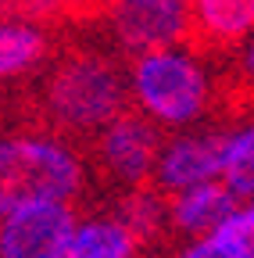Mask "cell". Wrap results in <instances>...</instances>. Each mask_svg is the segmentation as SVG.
<instances>
[{
	"mask_svg": "<svg viewBox=\"0 0 254 258\" xmlns=\"http://www.w3.org/2000/svg\"><path fill=\"white\" fill-rule=\"evenodd\" d=\"M82 183L79 158L57 140L0 137V219L29 205H68Z\"/></svg>",
	"mask_w": 254,
	"mask_h": 258,
	"instance_id": "cell-1",
	"label": "cell"
},
{
	"mask_svg": "<svg viewBox=\"0 0 254 258\" xmlns=\"http://www.w3.org/2000/svg\"><path fill=\"white\" fill-rule=\"evenodd\" d=\"M129 90L147 118L186 125L208 108V76L186 50H154L133 61Z\"/></svg>",
	"mask_w": 254,
	"mask_h": 258,
	"instance_id": "cell-2",
	"label": "cell"
},
{
	"mask_svg": "<svg viewBox=\"0 0 254 258\" xmlns=\"http://www.w3.org/2000/svg\"><path fill=\"white\" fill-rule=\"evenodd\" d=\"M122 76L104 57L79 54L54 69L47 83V108L72 129H108L122 115Z\"/></svg>",
	"mask_w": 254,
	"mask_h": 258,
	"instance_id": "cell-3",
	"label": "cell"
},
{
	"mask_svg": "<svg viewBox=\"0 0 254 258\" xmlns=\"http://www.w3.org/2000/svg\"><path fill=\"white\" fill-rule=\"evenodd\" d=\"M75 226L68 205H29L0 219V258H68Z\"/></svg>",
	"mask_w": 254,
	"mask_h": 258,
	"instance_id": "cell-4",
	"label": "cell"
},
{
	"mask_svg": "<svg viewBox=\"0 0 254 258\" xmlns=\"http://www.w3.org/2000/svg\"><path fill=\"white\" fill-rule=\"evenodd\" d=\"M222 154H226V137L183 133L161 147V158L154 165V179L172 198L194 190V186H204V183H218L222 179Z\"/></svg>",
	"mask_w": 254,
	"mask_h": 258,
	"instance_id": "cell-5",
	"label": "cell"
},
{
	"mask_svg": "<svg viewBox=\"0 0 254 258\" xmlns=\"http://www.w3.org/2000/svg\"><path fill=\"white\" fill-rule=\"evenodd\" d=\"M194 11L183 0H129L115 8V32L122 47L154 54V50H172V43L186 32V15Z\"/></svg>",
	"mask_w": 254,
	"mask_h": 258,
	"instance_id": "cell-6",
	"label": "cell"
},
{
	"mask_svg": "<svg viewBox=\"0 0 254 258\" xmlns=\"http://www.w3.org/2000/svg\"><path fill=\"white\" fill-rule=\"evenodd\" d=\"M101 158L115 179L140 183L147 172H154L157 158H161L157 129L140 115H118L101 133Z\"/></svg>",
	"mask_w": 254,
	"mask_h": 258,
	"instance_id": "cell-7",
	"label": "cell"
},
{
	"mask_svg": "<svg viewBox=\"0 0 254 258\" xmlns=\"http://www.w3.org/2000/svg\"><path fill=\"white\" fill-rule=\"evenodd\" d=\"M236 212H240V198L222 179L194 186L186 194H176L172 205H168V219L179 226L183 233H194L197 240L215 237Z\"/></svg>",
	"mask_w": 254,
	"mask_h": 258,
	"instance_id": "cell-8",
	"label": "cell"
},
{
	"mask_svg": "<svg viewBox=\"0 0 254 258\" xmlns=\"http://www.w3.org/2000/svg\"><path fill=\"white\" fill-rule=\"evenodd\" d=\"M136 233L115 215H93L75 226L68 258H133Z\"/></svg>",
	"mask_w": 254,
	"mask_h": 258,
	"instance_id": "cell-9",
	"label": "cell"
},
{
	"mask_svg": "<svg viewBox=\"0 0 254 258\" xmlns=\"http://www.w3.org/2000/svg\"><path fill=\"white\" fill-rule=\"evenodd\" d=\"M43 54H47V36L40 25L25 18L0 22V79L29 72L36 61H43Z\"/></svg>",
	"mask_w": 254,
	"mask_h": 258,
	"instance_id": "cell-10",
	"label": "cell"
},
{
	"mask_svg": "<svg viewBox=\"0 0 254 258\" xmlns=\"http://www.w3.org/2000/svg\"><path fill=\"white\" fill-rule=\"evenodd\" d=\"M197 25L215 40H240L254 29V0H197Z\"/></svg>",
	"mask_w": 254,
	"mask_h": 258,
	"instance_id": "cell-11",
	"label": "cell"
},
{
	"mask_svg": "<svg viewBox=\"0 0 254 258\" xmlns=\"http://www.w3.org/2000/svg\"><path fill=\"white\" fill-rule=\"evenodd\" d=\"M222 183L236 198L254 201V122L226 133V154H222Z\"/></svg>",
	"mask_w": 254,
	"mask_h": 258,
	"instance_id": "cell-12",
	"label": "cell"
},
{
	"mask_svg": "<svg viewBox=\"0 0 254 258\" xmlns=\"http://www.w3.org/2000/svg\"><path fill=\"white\" fill-rule=\"evenodd\" d=\"M229 258H254V201L240 205V212L211 237Z\"/></svg>",
	"mask_w": 254,
	"mask_h": 258,
	"instance_id": "cell-13",
	"label": "cell"
},
{
	"mask_svg": "<svg viewBox=\"0 0 254 258\" xmlns=\"http://www.w3.org/2000/svg\"><path fill=\"white\" fill-rule=\"evenodd\" d=\"M165 219V205L154 198V194H147V190H136L133 198H129V205H125V226L136 233V240L140 237H147V233H154L157 230V222Z\"/></svg>",
	"mask_w": 254,
	"mask_h": 258,
	"instance_id": "cell-14",
	"label": "cell"
},
{
	"mask_svg": "<svg viewBox=\"0 0 254 258\" xmlns=\"http://www.w3.org/2000/svg\"><path fill=\"white\" fill-rule=\"evenodd\" d=\"M176 258H229V254H226V251H222V247L208 237V240H194L190 247H183Z\"/></svg>",
	"mask_w": 254,
	"mask_h": 258,
	"instance_id": "cell-15",
	"label": "cell"
},
{
	"mask_svg": "<svg viewBox=\"0 0 254 258\" xmlns=\"http://www.w3.org/2000/svg\"><path fill=\"white\" fill-rule=\"evenodd\" d=\"M243 69H247V76L254 79V36H250L247 47H243Z\"/></svg>",
	"mask_w": 254,
	"mask_h": 258,
	"instance_id": "cell-16",
	"label": "cell"
}]
</instances>
